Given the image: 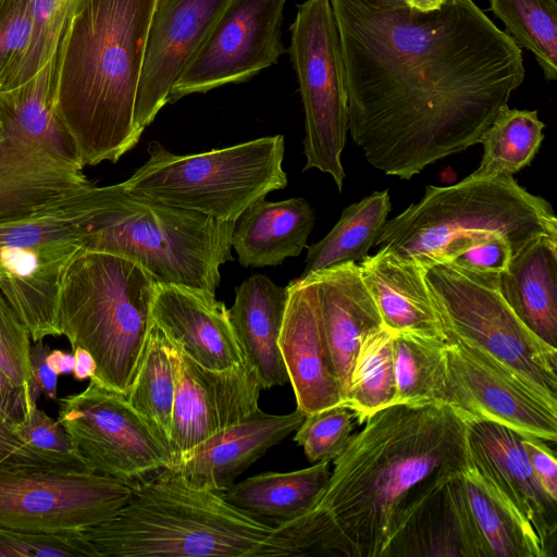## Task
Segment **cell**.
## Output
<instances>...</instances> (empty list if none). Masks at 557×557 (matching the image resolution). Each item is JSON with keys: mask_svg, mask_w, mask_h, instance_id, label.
I'll use <instances>...</instances> for the list:
<instances>
[{"mask_svg": "<svg viewBox=\"0 0 557 557\" xmlns=\"http://www.w3.org/2000/svg\"><path fill=\"white\" fill-rule=\"evenodd\" d=\"M151 312L165 337L201 367L223 371L245 363L228 309L215 295L158 282Z\"/></svg>", "mask_w": 557, "mask_h": 557, "instance_id": "22", "label": "cell"}, {"mask_svg": "<svg viewBox=\"0 0 557 557\" xmlns=\"http://www.w3.org/2000/svg\"><path fill=\"white\" fill-rule=\"evenodd\" d=\"M467 443L474 468L499 492L553 556L557 534V500L542 488L523 449V434L502 423L469 419Z\"/></svg>", "mask_w": 557, "mask_h": 557, "instance_id": "19", "label": "cell"}, {"mask_svg": "<svg viewBox=\"0 0 557 557\" xmlns=\"http://www.w3.org/2000/svg\"><path fill=\"white\" fill-rule=\"evenodd\" d=\"M490 10L519 47L531 51L547 81L557 78L556 0H490Z\"/></svg>", "mask_w": 557, "mask_h": 557, "instance_id": "35", "label": "cell"}, {"mask_svg": "<svg viewBox=\"0 0 557 557\" xmlns=\"http://www.w3.org/2000/svg\"><path fill=\"white\" fill-rule=\"evenodd\" d=\"M445 485L413 515L392 543L387 557H463L458 529L446 496Z\"/></svg>", "mask_w": 557, "mask_h": 557, "instance_id": "36", "label": "cell"}, {"mask_svg": "<svg viewBox=\"0 0 557 557\" xmlns=\"http://www.w3.org/2000/svg\"><path fill=\"white\" fill-rule=\"evenodd\" d=\"M447 332L490 354L531 385L557 399V348L534 335L499 289V274L451 262L424 268Z\"/></svg>", "mask_w": 557, "mask_h": 557, "instance_id": "11", "label": "cell"}, {"mask_svg": "<svg viewBox=\"0 0 557 557\" xmlns=\"http://www.w3.org/2000/svg\"><path fill=\"white\" fill-rule=\"evenodd\" d=\"M175 387L173 345L153 323L140 367L126 399L168 444Z\"/></svg>", "mask_w": 557, "mask_h": 557, "instance_id": "34", "label": "cell"}, {"mask_svg": "<svg viewBox=\"0 0 557 557\" xmlns=\"http://www.w3.org/2000/svg\"><path fill=\"white\" fill-rule=\"evenodd\" d=\"M11 430L32 448L54 457L82 462L75 455L64 428L37 405L32 407L21 421L13 424Z\"/></svg>", "mask_w": 557, "mask_h": 557, "instance_id": "42", "label": "cell"}, {"mask_svg": "<svg viewBox=\"0 0 557 557\" xmlns=\"http://www.w3.org/2000/svg\"><path fill=\"white\" fill-rule=\"evenodd\" d=\"M234 226L235 222L132 195L122 182L104 186L84 249L134 261L159 283L215 295L220 265L234 260Z\"/></svg>", "mask_w": 557, "mask_h": 557, "instance_id": "7", "label": "cell"}, {"mask_svg": "<svg viewBox=\"0 0 557 557\" xmlns=\"http://www.w3.org/2000/svg\"><path fill=\"white\" fill-rule=\"evenodd\" d=\"M446 343L393 332L395 404H445Z\"/></svg>", "mask_w": 557, "mask_h": 557, "instance_id": "31", "label": "cell"}, {"mask_svg": "<svg viewBox=\"0 0 557 557\" xmlns=\"http://www.w3.org/2000/svg\"><path fill=\"white\" fill-rule=\"evenodd\" d=\"M47 363L58 375H67L73 372L75 358L74 354L54 349L47 356Z\"/></svg>", "mask_w": 557, "mask_h": 557, "instance_id": "49", "label": "cell"}, {"mask_svg": "<svg viewBox=\"0 0 557 557\" xmlns=\"http://www.w3.org/2000/svg\"><path fill=\"white\" fill-rule=\"evenodd\" d=\"M395 398L393 332L383 325L362 338L342 406L352 410L361 424L370 414L394 405Z\"/></svg>", "mask_w": 557, "mask_h": 557, "instance_id": "33", "label": "cell"}, {"mask_svg": "<svg viewBox=\"0 0 557 557\" xmlns=\"http://www.w3.org/2000/svg\"><path fill=\"white\" fill-rule=\"evenodd\" d=\"M521 443L531 469L542 488L557 500V460L547 442L535 436L522 435Z\"/></svg>", "mask_w": 557, "mask_h": 557, "instance_id": "45", "label": "cell"}, {"mask_svg": "<svg viewBox=\"0 0 557 557\" xmlns=\"http://www.w3.org/2000/svg\"><path fill=\"white\" fill-rule=\"evenodd\" d=\"M499 289L520 321L557 348V238H541L499 274Z\"/></svg>", "mask_w": 557, "mask_h": 557, "instance_id": "28", "label": "cell"}, {"mask_svg": "<svg viewBox=\"0 0 557 557\" xmlns=\"http://www.w3.org/2000/svg\"><path fill=\"white\" fill-rule=\"evenodd\" d=\"M354 419V411L342 405L306 414L296 429L294 441L311 462L331 461L350 440Z\"/></svg>", "mask_w": 557, "mask_h": 557, "instance_id": "38", "label": "cell"}, {"mask_svg": "<svg viewBox=\"0 0 557 557\" xmlns=\"http://www.w3.org/2000/svg\"><path fill=\"white\" fill-rule=\"evenodd\" d=\"M405 4L414 11L429 13L438 10L446 0H403Z\"/></svg>", "mask_w": 557, "mask_h": 557, "instance_id": "50", "label": "cell"}, {"mask_svg": "<svg viewBox=\"0 0 557 557\" xmlns=\"http://www.w3.org/2000/svg\"><path fill=\"white\" fill-rule=\"evenodd\" d=\"M391 209L387 189L374 191L345 208L329 234L308 247L305 269L299 278L327 267L360 262L374 246Z\"/></svg>", "mask_w": 557, "mask_h": 557, "instance_id": "30", "label": "cell"}, {"mask_svg": "<svg viewBox=\"0 0 557 557\" xmlns=\"http://www.w3.org/2000/svg\"><path fill=\"white\" fill-rule=\"evenodd\" d=\"M85 2L86 0H32L30 41L7 89L32 78L55 57L71 21Z\"/></svg>", "mask_w": 557, "mask_h": 557, "instance_id": "37", "label": "cell"}, {"mask_svg": "<svg viewBox=\"0 0 557 557\" xmlns=\"http://www.w3.org/2000/svg\"><path fill=\"white\" fill-rule=\"evenodd\" d=\"M2 129H3V123H2V120H1V116H0V138H1V135H2Z\"/></svg>", "mask_w": 557, "mask_h": 557, "instance_id": "52", "label": "cell"}, {"mask_svg": "<svg viewBox=\"0 0 557 557\" xmlns=\"http://www.w3.org/2000/svg\"><path fill=\"white\" fill-rule=\"evenodd\" d=\"M32 33V0H0V90L10 86Z\"/></svg>", "mask_w": 557, "mask_h": 557, "instance_id": "41", "label": "cell"}, {"mask_svg": "<svg viewBox=\"0 0 557 557\" xmlns=\"http://www.w3.org/2000/svg\"><path fill=\"white\" fill-rule=\"evenodd\" d=\"M358 264L385 327L447 342V329L420 263L382 247Z\"/></svg>", "mask_w": 557, "mask_h": 557, "instance_id": "24", "label": "cell"}, {"mask_svg": "<svg viewBox=\"0 0 557 557\" xmlns=\"http://www.w3.org/2000/svg\"><path fill=\"white\" fill-rule=\"evenodd\" d=\"M158 281L140 265L112 253L81 250L63 276L58 322L72 346L96 362L92 377L126 397L153 325Z\"/></svg>", "mask_w": 557, "mask_h": 557, "instance_id": "6", "label": "cell"}, {"mask_svg": "<svg viewBox=\"0 0 557 557\" xmlns=\"http://www.w3.org/2000/svg\"><path fill=\"white\" fill-rule=\"evenodd\" d=\"M536 110L503 106L481 138L482 161L473 176L511 175L531 164L544 139Z\"/></svg>", "mask_w": 557, "mask_h": 557, "instance_id": "32", "label": "cell"}, {"mask_svg": "<svg viewBox=\"0 0 557 557\" xmlns=\"http://www.w3.org/2000/svg\"><path fill=\"white\" fill-rule=\"evenodd\" d=\"M158 0H86L55 54L54 109L82 163L134 148L135 103Z\"/></svg>", "mask_w": 557, "mask_h": 557, "instance_id": "3", "label": "cell"}, {"mask_svg": "<svg viewBox=\"0 0 557 557\" xmlns=\"http://www.w3.org/2000/svg\"><path fill=\"white\" fill-rule=\"evenodd\" d=\"M330 475V461H319L301 470L250 476L234 483L222 495L246 516L278 528L310 510Z\"/></svg>", "mask_w": 557, "mask_h": 557, "instance_id": "29", "label": "cell"}, {"mask_svg": "<svg viewBox=\"0 0 557 557\" xmlns=\"http://www.w3.org/2000/svg\"><path fill=\"white\" fill-rule=\"evenodd\" d=\"M128 484L89 471L0 470V528L85 531L132 498Z\"/></svg>", "mask_w": 557, "mask_h": 557, "instance_id": "14", "label": "cell"}, {"mask_svg": "<svg viewBox=\"0 0 557 557\" xmlns=\"http://www.w3.org/2000/svg\"><path fill=\"white\" fill-rule=\"evenodd\" d=\"M284 151L280 134L194 154L152 141L146 163L123 183L132 195L236 222L250 205L286 187Z\"/></svg>", "mask_w": 557, "mask_h": 557, "instance_id": "9", "label": "cell"}, {"mask_svg": "<svg viewBox=\"0 0 557 557\" xmlns=\"http://www.w3.org/2000/svg\"><path fill=\"white\" fill-rule=\"evenodd\" d=\"M55 57L25 83L0 90V224L91 183L54 109Z\"/></svg>", "mask_w": 557, "mask_h": 557, "instance_id": "8", "label": "cell"}, {"mask_svg": "<svg viewBox=\"0 0 557 557\" xmlns=\"http://www.w3.org/2000/svg\"><path fill=\"white\" fill-rule=\"evenodd\" d=\"M371 5L380 7V8H394V7H403L406 5L403 0H361Z\"/></svg>", "mask_w": 557, "mask_h": 557, "instance_id": "51", "label": "cell"}, {"mask_svg": "<svg viewBox=\"0 0 557 557\" xmlns=\"http://www.w3.org/2000/svg\"><path fill=\"white\" fill-rule=\"evenodd\" d=\"M345 69L348 132L366 160L410 180L480 144L523 83L521 47L473 0L421 13L331 0Z\"/></svg>", "mask_w": 557, "mask_h": 557, "instance_id": "1", "label": "cell"}, {"mask_svg": "<svg viewBox=\"0 0 557 557\" xmlns=\"http://www.w3.org/2000/svg\"><path fill=\"white\" fill-rule=\"evenodd\" d=\"M49 346L42 339L35 342L30 349L32 361V397L34 401L42 393L49 399L57 400V379L58 374L47 363Z\"/></svg>", "mask_w": 557, "mask_h": 557, "instance_id": "46", "label": "cell"}, {"mask_svg": "<svg viewBox=\"0 0 557 557\" xmlns=\"http://www.w3.org/2000/svg\"><path fill=\"white\" fill-rule=\"evenodd\" d=\"M100 557L83 531L34 532L0 528V557Z\"/></svg>", "mask_w": 557, "mask_h": 557, "instance_id": "39", "label": "cell"}, {"mask_svg": "<svg viewBox=\"0 0 557 557\" xmlns=\"http://www.w3.org/2000/svg\"><path fill=\"white\" fill-rule=\"evenodd\" d=\"M75 358V364L73 370V376L75 380L83 381L90 379L96 373V362L87 350L81 347H76L72 350Z\"/></svg>", "mask_w": 557, "mask_h": 557, "instance_id": "48", "label": "cell"}, {"mask_svg": "<svg viewBox=\"0 0 557 557\" xmlns=\"http://www.w3.org/2000/svg\"><path fill=\"white\" fill-rule=\"evenodd\" d=\"M30 349L28 329L0 293V369L34 401Z\"/></svg>", "mask_w": 557, "mask_h": 557, "instance_id": "40", "label": "cell"}, {"mask_svg": "<svg viewBox=\"0 0 557 557\" xmlns=\"http://www.w3.org/2000/svg\"><path fill=\"white\" fill-rule=\"evenodd\" d=\"M313 224L314 214L305 198H262L237 219L231 245L244 268L275 267L308 248Z\"/></svg>", "mask_w": 557, "mask_h": 557, "instance_id": "27", "label": "cell"}, {"mask_svg": "<svg viewBox=\"0 0 557 557\" xmlns=\"http://www.w3.org/2000/svg\"><path fill=\"white\" fill-rule=\"evenodd\" d=\"M463 557H547L523 519L472 462L445 485Z\"/></svg>", "mask_w": 557, "mask_h": 557, "instance_id": "21", "label": "cell"}, {"mask_svg": "<svg viewBox=\"0 0 557 557\" xmlns=\"http://www.w3.org/2000/svg\"><path fill=\"white\" fill-rule=\"evenodd\" d=\"M104 186L92 183L30 215L0 224V293L34 342L61 335L58 305L63 276L85 248Z\"/></svg>", "mask_w": 557, "mask_h": 557, "instance_id": "10", "label": "cell"}, {"mask_svg": "<svg viewBox=\"0 0 557 557\" xmlns=\"http://www.w3.org/2000/svg\"><path fill=\"white\" fill-rule=\"evenodd\" d=\"M176 387L169 432L172 462L259 408L262 391L246 364L216 371L201 367L174 344Z\"/></svg>", "mask_w": 557, "mask_h": 557, "instance_id": "17", "label": "cell"}, {"mask_svg": "<svg viewBox=\"0 0 557 557\" xmlns=\"http://www.w3.org/2000/svg\"><path fill=\"white\" fill-rule=\"evenodd\" d=\"M59 404L58 421L88 471L131 486L171 466L168 442L122 394L90 379L83 392L67 395Z\"/></svg>", "mask_w": 557, "mask_h": 557, "instance_id": "13", "label": "cell"}, {"mask_svg": "<svg viewBox=\"0 0 557 557\" xmlns=\"http://www.w3.org/2000/svg\"><path fill=\"white\" fill-rule=\"evenodd\" d=\"M228 0H158L149 26L135 103L141 136L168 103L172 86L195 57Z\"/></svg>", "mask_w": 557, "mask_h": 557, "instance_id": "18", "label": "cell"}, {"mask_svg": "<svg viewBox=\"0 0 557 557\" xmlns=\"http://www.w3.org/2000/svg\"><path fill=\"white\" fill-rule=\"evenodd\" d=\"M309 276L315 286L322 324L344 401L362 338L384 324L358 263L327 267Z\"/></svg>", "mask_w": 557, "mask_h": 557, "instance_id": "25", "label": "cell"}, {"mask_svg": "<svg viewBox=\"0 0 557 557\" xmlns=\"http://www.w3.org/2000/svg\"><path fill=\"white\" fill-rule=\"evenodd\" d=\"M513 259L511 244L503 236H491L458 255L451 263L476 272L500 274Z\"/></svg>", "mask_w": 557, "mask_h": 557, "instance_id": "44", "label": "cell"}, {"mask_svg": "<svg viewBox=\"0 0 557 557\" xmlns=\"http://www.w3.org/2000/svg\"><path fill=\"white\" fill-rule=\"evenodd\" d=\"M445 404L547 443L557 440V399L481 348L447 332Z\"/></svg>", "mask_w": 557, "mask_h": 557, "instance_id": "15", "label": "cell"}, {"mask_svg": "<svg viewBox=\"0 0 557 557\" xmlns=\"http://www.w3.org/2000/svg\"><path fill=\"white\" fill-rule=\"evenodd\" d=\"M287 296V286L255 274L235 287V300L228 309L245 363L256 373L262 389L288 382L278 346Z\"/></svg>", "mask_w": 557, "mask_h": 557, "instance_id": "26", "label": "cell"}, {"mask_svg": "<svg viewBox=\"0 0 557 557\" xmlns=\"http://www.w3.org/2000/svg\"><path fill=\"white\" fill-rule=\"evenodd\" d=\"M352 434L313 506L273 529L282 556L387 557L414 513L470 463L447 404H394Z\"/></svg>", "mask_w": 557, "mask_h": 557, "instance_id": "2", "label": "cell"}, {"mask_svg": "<svg viewBox=\"0 0 557 557\" xmlns=\"http://www.w3.org/2000/svg\"><path fill=\"white\" fill-rule=\"evenodd\" d=\"M287 289L278 346L297 408L306 416L342 405L343 393L311 277H297Z\"/></svg>", "mask_w": 557, "mask_h": 557, "instance_id": "20", "label": "cell"}, {"mask_svg": "<svg viewBox=\"0 0 557 557\" xmlns=\"http://www.w3.org/2000/svg\"><path fill=\"white\" fill-rule=\"evenodd\" d=\"M297 8L289 54L305 110L304 171L330 174L342 191L348 110L337 24L331 0H306Z\"/></svg>", "mask_w": 557, "mask_h": 557, "instance_id": "12", "label": "cell"}, {"mask_svg": "<svg viewBox=\"0 0 557 557\" xmlns=\"http://www.w3.org/2000/svg\"><path fill=\"white\" fill-rule=\"evenodd\" d=\"M131 486L133 495L124 507L84 531L100 557L282 556L274 528L170 468Z\"/></svg>", "mask_w": 557, "mask_h": 557, "instance_id": "4", "label": "cell"}, {"mask_svg": "<svg viewBox=\"0 0 557 557\" xmlns=\"http://www.w3.org/2000/svg\"><path fill=\"white\" fill-rule=\"evenodd\" d=\"M287 0H228L206 40L176 79L168 103L243 83L275 64L285 48L281 25Z\"/></svg>", "mask_w": 557, "mask_h": 557, "instance_id": "16", "label": "cell"}, {"mask_svg": "<svg viewBox=\"0 0 557 557\" xmlns=\"http://www.w3.org/2000/svg\"><path fill=\"white\" fill-rule=\"evenodd\" d=\"M0 470L88 471L82 462L47 455L29 447L12 432L9 422L1 414Z\"/></svg>", "mask_w": 557, "mask_h": 557, "instance_id": "43", "label": "cell"}, {"mask_svg": "<svg viewBox=\"0 0 557 557\" xmlns=\"http://www.w3.org/2000/svg\"><path fill=\"white\" fill-rule=\"evenodd\" d=\"M505 237L513 258L541 238H557L550 203L511 175L470 174L449 186H426L423 197L386 221L374 246L420 263L451 262L491 236Z\"/></svg>", "mask_w": 557, "mask_h": 557, "instance_id": "5", "label": "cell"}, {"mask_svg": "<svg viewBox=\"0 0 557 557\" xmlns=\"http://www.w3.org/2000/svg\"><path fill=\"white\" fill-rule=\"evenodd\" d=\"M36 403L5 375L0 369V414L10 428L21 421Z\"/></svg>", "mask_w": 557, "mask_h": 557, "instance_id": "47", "label": "cell"}, {"mask_svg": "<svg viewBox=\"0 0 557 557\" xmlns=\"http://www.w3.org/2000/svg\"><path fill=\"white\" fill-rule=\"evenodd\" d=\"M304 418L298 408L287 414H271L258 408L183 454L169 468L196 487L223 494L240 473L296 431Z\"/></svg>", "mask_w": 557, "mask_h": 557, "instance_id": "23", "label": "cell"}]
</instances>
